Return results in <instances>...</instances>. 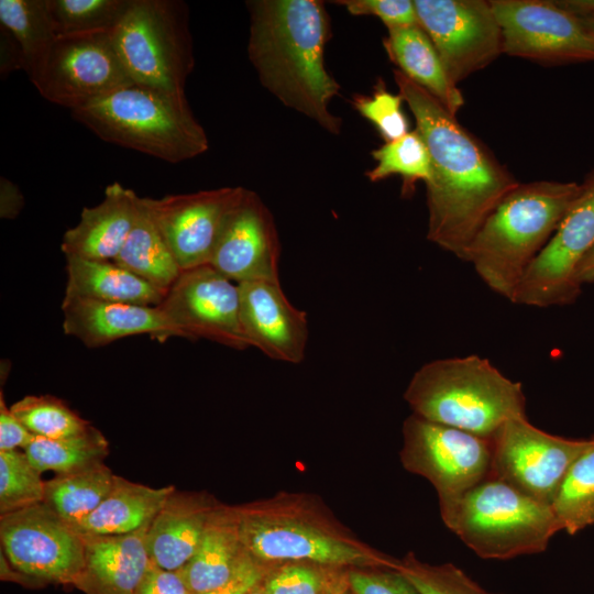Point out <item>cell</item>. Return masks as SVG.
<instances>
[{"label": "cell", "instance_id": "obj_1", "mask_svg": "<svg viewBox=\"0 0 594 594\" xmlns=\"http://www.w3.org/2000/svg\"><path fill=\"white\" fill-rule=\"evenodd\" d=\"M394 79L430 154L427 238L464 261L483 222L519 182L432 95L398 69Z\"/></svg>", "mask_w": 594, "mask_h": 594}, {"label": "cell", "instance_id": "obj_2", "mask_svg": "<svg viewBox=\"0 0 594 594\" xmlns=\"http://www.w3.org/2000/svg\"><path fill=\"white\" fill-rule=\"evenodd\" d=\"M249 58L261 85L286 107L339 135L341 118L330 111L340 85L326 68L330 20L319 0H252Z\"/></svg>", "mask_w": 594, "mask_h": 594}, {"label": "cell", "instance_id": "obj_3", "mask_svg": "<svg viewBox=\"0 0 594 594\" xmlns=\"http://www.w3.org/2000/svg\"><path fill=\"white\" fill-rule=\"evenodd\" d=\"M581 189L574 182L519 183L483 222L464 261L490 289L513 302L527 268Z\"/></svg>", "mask_w": 594, "mask_h": 594}, {"label": "cell", "instance_id": "obj_4", "mask_svg": "<svg viewBox=\"0 0 594 594\" xmlns=\"http://www.w3.org/2000/svg\"><path fill=\"white\" fill-rule=\"evenodd\" d=\"M405 399L414 415L487 439L508 420L527 417L521 384L475 354L422 365Z\"/></svg>", "mask_w": 594, "mask_h": 594}, {"label": "cell", "instance_id": "obj_5", "mask_svg": "<svg viewBox=\"0 0 594 594\" xmlns=\"http://www.w3.org/2000/svg\"><path fill=\"white\" fill-rule=\"evenodd\" d=\"M73 118L103 141L168 163H180L209 147L186 97L133 84L84 108Z\"/></svg>", "mask_w": 594, "mask_h": 594}, {"label": "cell", "instance_id": "obj_6", "mask_svg": "<svg viewBox=\"0 0 594 594\" xmlns=\"http://www.w3.org/2000/svg\"><path fill=\"white\" fill-rule=\"evenodd\" d=\"M446 526L483 559L543 552L559 531L550 505L491 476L441 512Z\"/></svg>", "mask_w": 594, "mask_h": 594}, {"label": "cell", "instance_id": "obj_7", "mask_svg": "<svg viewBox=\"0 0 594 594\" xmlns=\"http://www.w3.org/2000/svg\"><path fill=\"white\" fill-rule=\"evenodd\" d=\"M110 37L134 84L185 97L194 55L183 1L131 0Z\"/></svg>", "mask_w": 594, "mask_h": 594}, {"label": "cell", "instance_id": "obj_8", "mask_svg": "<svg viewBox=\"0 0 594 594\" xmlns=\"http://www.w3.org/2000/svg\"><path fill=\"white\" fill-rule=\"evenodd\" d=\"M402 459L435 486L440 512L493 474V441L468 431L410 416L404 424Z\"/></svg>", "mask_w": 594, "mask_h": 594}, {"label": "cell", "instance_id": "obj_9", "mask_svg": "<svg viewBox=\"0 0 594 594\" xmlns=\"http://www.w3.org/2000/svg\"><path fill=\"white\" fill-rule=\"evenodd\" d=\"M238 515L242 546L258 562L306 561L397 570L398 562L382 558L307 519L254 507L238 508Z\"/></svg>", "mask_w": 594, "mask_h": 594}, {"label": "cell", "instance_id": "obj_10", "mask_svg": "<svg viewBox=\"0 0 594 594\" xmlns=\"http://www.w3.org/2000/svg\"><path fill=\"white\" fill-rule=\"evenodd\" d=\"M593 245L594 170L527 268L513 302L538 308L573 302L581 292L576 280L578 268Z\"/></svg>", "mask_w": 594, "mask_h": 594}, {"label": "cell", "instance_id": "obj_11", "mask_svg": "<svg viewBox=\"0 0 594 594\" xmlns=\"http://www.w3.org/2000/svg\"><path fill=\"white\" fill-rule=\"evenodd\" d=\"M0 540L14 569L45 584L74 585L84 564L82 536L44 503L1 515Z\"/></svg>", "mask_w": 594, "mask_h": 594}, {"label": "cell", "instance_id": "obj_12", "mask_svg": "<svg viewBox=\"0 0 594 594\" xmlns=\"http://www.w3.org/2000/svg\"><path fill=\"white\" fill-rule=\"evenodd\" d=\"M32 84L47 101L75 111L134 82L105 33L57 37Z\"/></svg>", "mask_w": 594, "mask_h": 594}, {"label": "cell", "instance_id": "obj_13", "mask_svg": "<svg viewBox=\"0 0 594 594\" xmlns=\"http://www.w3.org/2000/svg\"><path fill=\"white\" fill-rule=\"evenodd\" d=\"M490 2L501 29L503 53L546 65L594 62V35L556 1Z\"/></svg>", "mask_w": 594, "mask_h": 594}, {"label": "cell", "instance_id": "obj_14", "mask_svg": "<svg viewBox=\"0 0 594 594\" xmlns=\"http://www.w3.org/2000/svg\"><path fill=\"white\" fill-rule=\"evenodd\" d=\"M414 6L419 26L454 85L503 53L501 29L490 1L414 0Z\"/></svg>", "mask_w": 594, "mask_h": 594}, {"label": "cell", "instance_id": "obj_15", "mask_svg": "<svg viewBox=\"0 0 594 594\" xmlns=\"http://www.w3.org/2000/svg\"><path fill=\"white\" fill-rule=\"evenodd\" d=\"M493 441V474L529 496L550 505L569 468L587 446L550 435L527 417L504 424Z\"/></svg>", "mask_w": 594, "mask_h": 594}, {"label": "cell", "instance_id": "obj_16", "mask_svg": "<svg viewBox=\"0 0 594 594\" xmlns=\"http://www.w3.org/2000/svg\"><path fill=\"white\" fill-rule=\"evenodd\" d=\"M158 307L182 338L249 346L240 323L239 285L210 265L182 271Z\"/></svg>", "mask_w": 594, "mask_h": 594}, {"label": "cell", "instance_id": "obj_17", "mask_svg": "<svg viewBox=\"0 0 594 594\" xmlns=\"http://www.w3.org/2000/svg\"><path fill=\"white\" fill-rule=\"evenodd\" d=\"M245 189L222 187L158 199L144 197L182 271L209 265L223 223Z\"/></svg>", "mask_w": 594, "mask_h": 594}, {"label": "cell", "instance_id": "obj_18", "mask_svg": "<svg viewBox=\"0 0 594 594\" xmlns=\"http://www.w3.org/2000/svg\"><path fill=\"white\" fill-rule=\"evenodd\" d=\"M279 241L273 217L262 199L245 189L229 212L209 265L237 284L279 282Z\"/></svg>", "mask_w": 594, "mask_h": 594}, {"label": "cell", "instance_id": "obj_19", "mask_svg": "<svg viewBox=\"0 0 594 594\" xmlns=\"http://www.w3.org/2000/svg\"><path fill=\"white\" fill-rule=\"evenodd\" d=\"M240 323L249 346L271 359L299 363L308 341L307 314L285 296L279 282L240 283Z\"/></svg>", "mask_w": 594, "mask_h": 594}, {"label": "cell", "instance_id": "obj_20", "mask_svg": "<svg viewBox=\"0 0 594 594\" xmlns=\"http://www.w3.org/2000/svg\"><path fill=\"white\" fill-rule=\"evenodd\" d=\"M62 309L64 332L88 348L136 334H148L160 342L179 337L158 306L64 297Z\"/></svg>", "mask_w": 594, "mask_h": 594}, {"label": "cell", "instance_id": "obj_21", "mask_svg": "<svg viewBox=\"0 0 594 594\" xmlns=\"http://www.w3.org/2000/svg\"><path fill=\"white\" fill-rule=\"evenodd\" d=\"M147 526L116 536H82L84 564L73 586L85 594H135L151 560Z\"/></svg>", "mask_w": 594, "mask_h": 594}, {"label": "cell", "instance_id": "obj_22", "mask_svg": "<svg viewBox=\"0 0 594 594\" xmlns=\"http://www.w3.org/2000/svg\"><path fill=\"white\" fill-rule=\"evenodd\" d=\"M139 198L118 182L107 186L103 200L85 207L77 226L64 233L61 249L65 256L113 260L132 229Z\"/></svg>", "mask_w": 594, "mask_h": 594}, {"label": "cell", "instance_id": "obj_23", "mask_svg": "<svg viewBox=\"0 0 594 594\" xmlns=\"http://www.w3.org/2000/svg\"><path fill=\"white\" fill-rule=\"evenodd\" d=\"M216 507L200 495L174 490L147 527L145 544L151 562L182 570L195 554Z\"/></svg>", "mask_w": 594, "mask_h": 594}, {"label": "cell", "instance_id": "obj_24", "mask_svg": "<svg viewBox=\"0 0 594 594\" xmlns=\"http://www.w3.org/2000/svg\"><path fill=\"white\" fill-rule=\"evenodd\" d=\"M245 554L238 508L217 506L209 516L195 554L179 572L193 594L208 592L227 584Z\"/></svg>", "mask_w": 594, "mask_h": 594}, {"label": "cell", "instance_id": "obj_25", "mask_svg": "<svg viewBox=\"0 0 594 594\" xmlns=\"http://www.w3.org/2000/svg\"><path fill=\"white\" fill-rule=\"evenodd\" d=\"M65 257L67 283L64 297L156 307L166 295L112 260Z\"/></svg>", "mask_w": 594, "mask_h": 594}, {"label": "cell", "instance_id": "obj_26", "mask_svg": "<svg viewBox=\"0 0 594 594\" xmlns=\"http://www.w3.org/2000/svg\"><path fill=\"white\" fill-rule=\"evenodd\" d=\"M384 46L391 61L406 77L427 90L453 116L464 105L427 33L417 25L387 29Z\"/></svg>", "mask_w": 594, "mask_h": 594}, {"label": "cell", "instance_id": "obj_27", "mask_svg": "<svg viewBox=\"0 0 594 594\" xmlns=\"http://www.w3.org/2000/svg\"><path fill=\"white\" fill-rule=\"evenodd\" d=\"M174 486L150 487L116 475L99 506L74 526L81 536L125 535L151 524Z\"/></svg>", "mask_w": 594, "mask_h": 594}, {"label": "cell", "instance_id": "obj_28", "mask_svg": "<svg viewBox=\"0 0 594 594\" xmlns=\"http://www.w3.org/2000/svg\"><path fill=\"white\" fill-rule=\"evenodd\" d=\"M112 261L165 293L180 275L182 268L144 197L139 198L132 229Z\"/></svg>", "mask_w": 594, "mask_h": 594}, {"label": "cell", "instance_id": "obj_29", "mask_svg": "<svg viewBox=\"0 0 594 594\" xmlns=\"http://www.w3.org/2000/svg\"><path fill=\"white\" fill-rule=\"evenodd\" d=\"M114 477L103 462L57 474L45 482L43 503L74 527L99 506L110 492Z\"/></svg>", "mask_w": 594, "mask_h": 594}, {"label": "cell", "instance_id": "obj_30", "mask_svg": "<svg viewBox=\"0 0 594 594\" xmlns=\"http://www.w3.org/2000/svg\"><path fill=\"white\" fill-rule=\"evenodd\" d=\"M0 24L18 42L32 82L57 40L46 0H0Z\"/></svg>", "mask_w": 594, "mask_h": 594}, {"label": "cell", "instance_id": "obj_31", "mask_svg": "<svg viewBox=\"0 0 594 594\" xmlns=\"http://www.w3.org/2000/svg\"><path fill=\"white\" fill-rule=\"evenodd\" d=\"M550 507L559 530L569 535L594 525V437L569 468Z\"/></svg>", "mask_w": 594, "mask_h": 594}, {"label": "cell", "instance_id": "obj_32", "mask_svg": "<svg viewBox=\"0 0 594 594\" xmlns=\"http://www.w3.org/2000/svg\"><path fill=\"white\" fill-rule=\"evenodd\" d=\"M23 451L38 472L62 474L103 462L109 446L103 435L91 426L82 433L66 438L35 437Z\"/></svg>", "mask_w": 594, "mask_h": 594}, {"label": "cell", "instance_id": "obj_33", "mask_svg": "<svg viewBox=\"0 0 594 594\" xmlns=\"http://www.w3.org/2000/svg\"><path fill=\"white\" fill-rule=\"evenodd\" d=\"M131 0H46L57 37L111 33Z\"/></svg>", "mask_w": 594, "mask_h": 594}, {"label": "cell", "instance_id": "obj_34", "mask_svg": "<svg viewBox=\"0 0 594 594\" xmlns=\"http://www.w3.org/2000/svg\"><path fill=\"white\" fill-rule=\"evenodd\" d=\"M376 165L365 173L371 182H380L392 175L403 178V194H410L415 184L431 179V160L428 147L415 129L392 142H385L372 152Z\"/></svg>", "mask_w": 594, "mask_h": 594}, {"label": "cell", "instance_id": "obj_35", "mask_svg": "<svg viewBox=\"0 0 594 594\" xmlns=\"http://www.w3.org/2000/svg\"><path fill=\"white\" fill-rule=\"evenodd\" d=\"M10 409L35 437L66 438L82 433L91 427L63 400L51 395H28Z\"/></svg>", "mask_w": 594, "mask_h": 594}, {"label": "cell", "instance_id": "obj_36", "mask_svg": "<svg viewBox=\"0 0 594 594\" xmlns=\"http://www.w3.org/2000/svg\"><path fill=\"white\" fill-rule=\"evenodd\" d=\"M45 482L25 452L0 451V514L43 503Z\"/></svg>", "mask_w": 594, "mask_h": 594}, {"label": "cell", "instance_id": "obj_37", "mask_svg": "<svg viewBox=\"0 0 594 594\" xmlns=\"http://www.w3.org/2000/svg\"><path fill=\"white\" fill-rule=\"evenodd\" d=\"M399 571L419 594H497L488 592L452 563L431 565L408 556Z\"/></svg>", "mask_w": 594, "mask_h": 594}, {"label": "cell", "instance_id": "obj_38", "mask_svg": "<svg viewBox=\"0 0 594 594\" xmlns=\"http://www.w3.org/2000/svg\"><path fill=\"white\" fill-rule=\"evenodd\" d=\"M403 101L399 92L395 95L378 86L371 96H355L352 105L376 128L385 142H392L409 132Z\"/></svg>", "mask_w": 594, "mask_h": 594}, {"label": "cell", "instance_id": "obj_39", "mask_svg": "<svg viewBox=\"0 0 594 594\" xmlns=\"http://www.w3.org/2000/svg\"><path fill=\"white\" fill-rule=\"evenodd\" d=\"M265 594H321L329 588L327 578L317 569L286 564L263 579Z\"/></svg>", "mask_w": 594, "mask_h": 594}, {"label": "cell", "instance_id": "obj_40", "mask_svg": "<svg viewBox=\"0 0 594 594\" xmlns=\"http://www.w3.org/2000/svg\"><path fill=\"white\" fill-rule=\"evenodd\" d=\"M333 3L344 7L352 15L376 16L387 29L418 24L411 0H340Z\"/></svg>", "mask_w": 594, "mask_h": 594}, {"label": "cell", "instance_id": "obj_41", "mask_svg": "<svg viewBox=\"0 0 594 594\" xmlns=\"http://www.w3.org/2000/svg\"><path fill=\"white\" fill-rule=\"evenodd\" d=\"M348 582L353 594H419L397 570L352 571Z\"/></svg>", "mask_w": 594, "mask_h": 594}, {"label": "cell", "instance_id": "obj_42", "mask_svg": "<svg viewBox=\"0 0 594 594\" xmlns=\"http://www.w3.org/2000/svg\"><path fill=\"white\" fill-rule=\"evenodd\" d=\"M135 594H193L179 571L150 563Z\"/></svg>", "mask_w": 594, "mask_h": 594}, {"label": "cell", "instance_id": "obj_43", "mask_svg": "<svg viewBox=\"0 0 594 594\" xmlns=\"http://www.w3.org/2000/svg\"><path fill=\"white\" fill-rule=\"evenodd\" d=\"M266 573L263 564L246 553L227 584L199 594H248L253 586L264 579Z\"/></svg>", "mask_w": 594, "mask_h": 594}, {"label": "cell", "instance_id": "obj_44", "mask_svg": "<svg viewBox=\"0 0 594 594\" xmlns=\"http://www.w3.org/2000/svg\"><path fill=\"white\" fill-rule=\"evenodd\" d=\"M35 436L7 407L3 395L0 396V451L23 450L33 441Z\"/></svg>", "mask_w": 594, "mask_h": 594}, {"label": "cell", "instance_id": "obj_45", "mask_svg": "<svg viewBox=\"0 0 594 594\" xmlns=\"http://www.w3.org/2000/svg\"><path fill=\"white\" fill-rule=\"evenodd\" d=\"M0 74L8 76L11 72L25 69L23 53L12 34L1 26L0 32Z\"/></svg>", "mask_w": 594, "mask_h": 594}, {"label": "cell", "instance_id": "obj_46", "mask_svg": "<svg viewBox=\"0 0 594 594\" xmlns=\"http://www.w3.org/2000/svg\"><path fill=\"white\" fill-rule=\"evenodd\" d=\"M24 205V198L19 187L9 180L1 177L0 179V215L1 218H15Z\"/></svg>", "mask_w": 594, "mask_h": 594}, {"label": "cell", "instance_id": "obj_47", "mask_svg": "<svg viewBox=\"0 0 594 594\" xmlns=\"http://www.w3.org/2000/svg\"><path fill=\"white\" fill-rule=\"evenodd\" d=\"M0 565H1V569H0V573H1V580L2 581H12V582H18L20 584H23V585H28V586H31V587H36V586H43L45 585V583L38 581V580H35L20 571H18L16 569H14L10 562L8 561V559L6 558L4 553L1 551V554H0Z\"/></svg>", "mask_w": 594, "mask_h": 594}, {"label": "cell", "instance_id": "obj_48", "mask_svg": "<svg viewBox=\"0 0 594 594\" xmlns=\"http://www.w3.org/2000/svg\"><path fill=\"white\" fill-rule=\"evenodd\" d=\"M576 280L580 285L594 282V245L580 263Z\"/></svg>", "mask_w": 594, "mask_h": 594}, {"label": "cell", "instance_id": "obj_49", "mask_svg": "<svg viewBox=\"0 0 594 594\" xmlns=\"http://www.w3.org/2000/svg\"><path fill=\"white\" fill-rule=\"evenodd\" d=\"M579 20L594 35V15L587 16V18H582V19H579Z\"/></svg>", "mask_w": 594, "mask_h": 594}, {"label": "cell", "instance_id": "obj_50", "mask_svg": "<svg viewBox=\"0 0 594 594\" xmlns=\"http://www.w3.org/2000/svg\"><path fill=\"white\" fill-rule=\"evenodd\" d=\"M248 594H265L263 587V580L253 586Z\"/></svg>", "mask_w": 594, "mask_h": 594}, {"label": "cell", "instance_id": "obj_51", "mask_svg": "<svg viewBox=\"0 0 594 594\" xmlns=\"http://www.w3.org/2000/svg\"><path fill=\"white\" fill-rule=\"evenodd\" d=\"M321 594H340L338 592H334V591H331L330 588H328L327 591H324L323 593Z\"/></svg>", "mask_w": 594, "mask_h": 594}]
</instances>
